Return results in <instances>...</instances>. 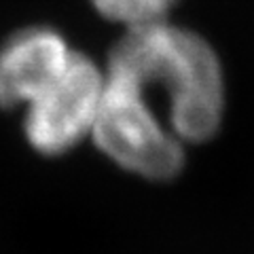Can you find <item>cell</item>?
<instances>
[{
	"label": "cell",
	"mask_w": 254,
	"mask_h": 254,
	"mask_svg": "<svg viewBox=\"0 0 254 254\" xmlns=\"http://www.w3.org/2000/svg\"><path fill=\"white\" fill-rule=\"evenodd\" d=\"M225 72L214 47L170 19L123 30L104 66L91 140L123 170L172 180L185 144H203L225 117Z\"/></svg>",
	"instance_id": "6da1fadb"
},
{
	"label": "cell",
	"mask_w": 254,
	"mask_h": 254,
	"mask_svg": "<svg viewBox=\"0 0 254 254\" xmlns=\"http://www.w3.org/2000/svg\"><path fill=\"white\" fill-rule=\"evenodd\" d=\"M102 93L104 66L76 49L68 66L26 104L28 142L43 155H62L91 138Z\"/></svg>",
	"instance_id": "7a4b0ae2"
},
{
	"label": "cell",
	"mask_w": 254,
	"mask_h": 254,
	"mask_svg": "<svg viewBox=\"0 0 254 254\" xmlns=\"http://www.w3.org/2000/svg\"><path fill=\"white\" fill-rule=\"evenodd\" d=\"M74 47L51 28L19 30L0 49V108L26 106L74 55Z\"/></svg>",
	"instance_id": "3957f363"
},
{
	"label": "cell",
	"mask_w": 254,
	"mask_h": 254,
	"mask_svg": "<svg viewBox=\"0 0 254 254\" xmlns=\"http://www.w3.org/2000/svg\"><path fill=\"white\" fill-rule=\"evenodd\" d=\"M178 0H91L102 17L121 23L123 30L170 19L168 15Z\"/></svg>",
	"instance_id": "277c9868"
}]
</instances>
